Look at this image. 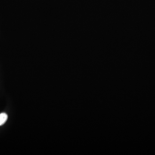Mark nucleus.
I'll return each instance as SVG.
<instances>
[{"label": "nucleus", "mask_w": 155, "mask_h": 155, "mask_svg": "<svg viewBox=\"0 0 155 155\" xmlns=\"http://www.w3.org/2000/svg\"><path fill=\"white\" fill-rule=\"evenodd\" d=\"M8 116L6 113H1L0 114V126L2 125L8 120Z\"/></svg>", "instance_id": "nucleus-1"}]
</instances>
